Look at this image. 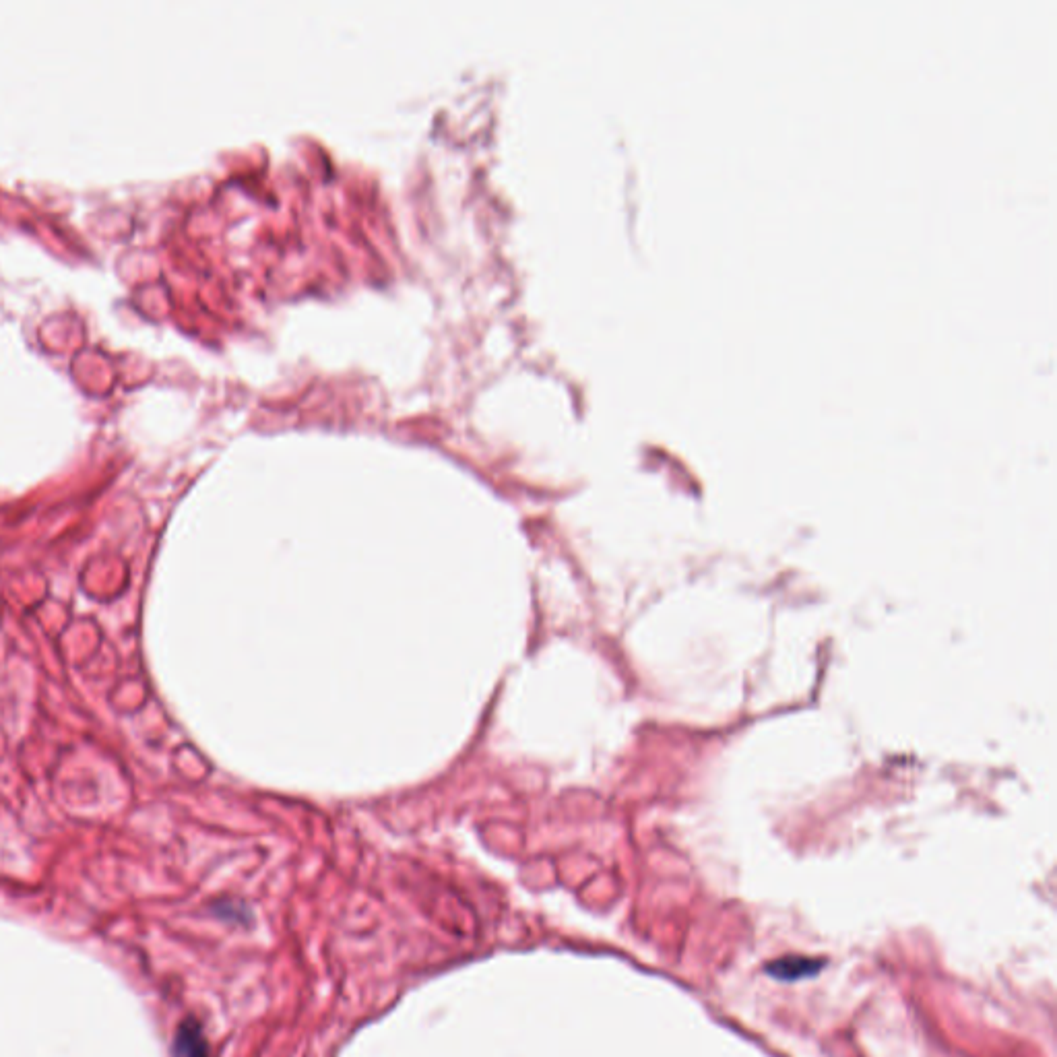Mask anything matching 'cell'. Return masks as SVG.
Wrapping results in <instances>:
<instances>
[{
  "label": "cell",
  "instance_id": "7a4b0ae2",
  "mask_svg": "<svg viewBox=\"0 0 1057 1057\" xmlns=\"http://www.w3.org/2000/svg\"><path fill=\"white\" fill-rule=\"evenodd\" d=\"M174 1053L176 1057H211L207 1039L203 1037V1031L197 1022L186 1020L180 1024L174 1041Z\"/></svg>",
  "mask_w": 1057,
  "mask_h": 1057
},
{
  "label": "cell",
  "instance_id": "6da1fadb",
  "mask_svg": "<svg viewBox=\"0 0 1057 1057\" xmlns=\"http://www.w3.org/2000/svg\"><path fill=\"white\" fill-rule=\"evenodd\" d=\"M824 967V960L820 958H808V956H785L775 960V963L766 965V973L779 979V981H799L806 977H814Z\"/></svg>",
  "mask_w": 1057,
  "mask_h": 1057
}]
</instances>
